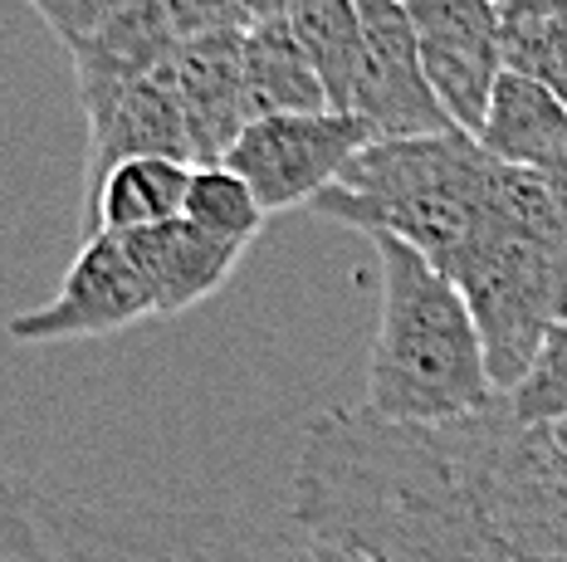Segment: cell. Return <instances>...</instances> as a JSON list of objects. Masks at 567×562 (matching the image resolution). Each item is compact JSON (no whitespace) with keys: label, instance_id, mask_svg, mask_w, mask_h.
I'll list each match as a JSON object with an SVG mask.
<instances>
[{"label":"cell","instance_id":"cell-1","mask_svg":"<svg viewBox=\"0 0 567 562\" xmlns=\"http://www.w3.org/2000/svg\"><path fill=\"white\" fill-rule=\"evenodd\" d=\"M293 529L368 562H567V450L509 402L451 426L342 406L303 426Z\"/></svg>","mask_w":567,"mask_h":562},{"label":"cell","instance_id":"cell-2","mask_svg":"<svg viewBox=\"0 0 567 562\" xmlns=\"http://www.w3.org/2000/svg\"><path fill=\"white\" fill-rule=\"evenodd\" d=\"M451 279L475 309L494 392L514 396L553 327L567 323V181L494 162Z\"/></svg>","mask_w":567,"mask_h":562},{"label":"cell","instance_id":"cell-3","mask_svg":"<svg viewBox=\"0 0 567 562\" xmlns=\"http://www.w3.org/2000/svg\"><path fill=\"white\" fill-rule=\"evenodd\" d=\"M382 264V313L368 347L362 412L386 426H451L494 402L475 309L451 274L392 236L372 240Z\"/></svg>","mask_w":567,"mask_h":562},{"label":"cell","instance_id":"cell-4","mask_svg":"<svg viewBox=\"0 0 567 562\" xmlns=\"http://www.w3.org/2000/svg\"><path fill=\"white\" fill-rule=\"evenodd\" d=\"M494 181V157L470 133L372 143L348 162L338 186L309 206L368 240L392 236L451 274Z\"/></svg>","mask_w":567,"mask_h":562},{"label":"cell","instance_id":"cell-5","mask_svg":"<svg viewBox=\"0 0 567 562\" xmlns=\"http://www.w3.org/2000/svg\"><path fill=\"white\" fill-rule=\"evenodd\" d=\"M0 562H240L220 538L186 533L147 513L44 499L0 475Z\"/></svg>","mask_w":567,"mask_h":562},{"label":"cell","instance_id":"cell-6","mask_svg":"<svg viewBox=\"0 0 567 562\" xmlns=\"http://www.w3.org/2000/svg\"><path fill=\"white\" fill-rule=\"evenodd\" d=\"M372 147V133L352 113H299V118H259L230 147L226 167L269 210L313 206L348 171V162Z\"/></svg>","mask_w":567,"mask_h":562},{"label":"cell","instance_id":"cell-7","mask_svg":"<svg viewBox=\"0 0 567 562\" xmlns=\"http://www.w3.org/2000/svg\"><path fill=\"white\" fill-rule=\"evenodd\" d=\"M425 84L460 133L480 137L504 79V0H406Z\"/></svg>","mask_w":567,"mask_h":562},{"label":"cell","instance_id":"cell-8","mask_svg":"<svg viewBox=\"0 0 567 562\" xmlns=\"http://www.w3.org/2000/svg\"><path fill=\"white\" fill-rule=\"evenodd\" d=\"M79 98H84V113H89L84 196H93L113 167H123L133 157L192 162L176 60L133 79H79Z\"/></svg>","mask_w":567,"mask_h":562},{"label":"cell","instance_id":"cell-9","mask_svg":"<svg viewBox=\"0 0 567 562\" xmlns=\"http://www.w3.org/2000/svg\"><path fill=\"white\" fill-rule=\"evenodd\" d=\"M358 15L362 34H368V54H362L358 93H352V118L368 123L372 143L455 133L451 113L425 84L406 0H358Z\"/></svg>","mask_w":567,"mask_h":562},{"label":"cell","instance_id":"cell-10","mask_svg":"<svg viewBox=\"0 0 567 562\" xmlns=\"http://www.w3.org/2000/svg\"><path fill=\"white\" fill-rule=\"evenodd\" d=\"M142 319H157V299L127 254L123 236H93L79 244L54 299L30 313H16L6 333L16 343H69V337L117 333V327H133Z\"/></svg>","mask_w":567,"mask_h":562},{"label":"cell","instance_id":"cell-11","mask_svg":"<svg viewBox=\"0 0 567 562\" xmlns=\"http://www.w3.org/2000/svg\"><path fill=\"white\" fill-rule=\"evenodd\" d=\"M176 84H182L186 137L196 167H220L230 147L250 127L245 98V30L192 34L176 50Z\"/></svg>","mask_w":567,"mask_h":562},{"label":"cell","instance_id":"cell-12","mask_svg":"<svg viewBox=\"0 0 567 562\" xmlns=\"http://www.w3.org/2000/svg\"><path fill=\"white\" fill-rule=\"evenodd\" d=\"M123 244L133 254V264L142 269V279H147L152 299H157V319H172V313H186L200 299H210L235 274V264L245 254L240 244L206 236L186 216L137 230V236H123Z\"/></svg>","mask_w":567,"mask_h":562},{"label":"cell","instance_id":"cell-13","mask_svg":"<svg viewBox=\"0 0 567 562\" xmlns=\"http://www.w3.org/2000/svg\"><path fill=\"white\" fill-rule=\"evenodd\" d=\"M475 143L499 167L567 181V103L558 93L528 84V79L504 74L494 84L489 113H484V127Z\"/></svg>","mask_w":567,"mask_h":562},{"label":"cell","instance_id":"cell-14","mask_svg":"<svg viewBox=\"0 0 567 562\" xmlns=\"http://www.w3.org/2000/svg\"><path fill=\"white\" fill-rule=\"evenodd\" d=\"M196 167L176 157H133L113 167L93 196H84V240L93 236H137L186 216Z\"/></svg>","mask_w":567,"mask_h":562},{"label":"cell","instance_id":"cell-15","mask_svg":"<svg viewBox=\"0 0 567 562\" xmlns=\"http://www.w3.org/2000/svg\"><path fill=\"white\" fill-rule=\"evenodd\" d=\"M245 98H250V123L333 113L323 79L303 54L299 34L289 30V20H259L245 30Z\"/></svg>","mask_w":567,"mask_h":562},{"label":"cell","instance_id":"cell-16","mask_svg":"<svg viewBox=\"0 0 567 562\" xmlns=\"http://www.w3.org/2000/svg\"><path fill=\"white\" fill-rule=\"evenodd\" d=\"M284 20H289V30L299 34L303 54H309L318 79H323L328 108L352 113L362 54H368V34H362L358 0H293Z\"/></svg>","mask_w":567,"mask_h":562},{"label":"cell","instance_id":"cell-17","mask_svg":"<svg viewBox=\"0 0 567 562\" xmlns=\"http://www.w3.org/2000/svg\"><path fill=\"white\" fill-rule=\"evenodd\" d=\"M186 220L200 226L206 236L250 250L259 226H265V206H259L250 186L220 162V167H196L192 191H186Z\"/></svg>","mask_w":567,"mask_h":562},{"label":"cell","instance_id":"cell-18","mask_svg":"<svg viewBox=\"0 0 567 562\" xmlns=\"http://www.w3.org/2000/svg\"><path fill=\"white\" fill-rule=\"evenodd\" d=\"M504 74L528 79L567 103V15H504Z\"/></svg>","mask_w":567,"mask_h":562},{"label":"cell","instance_id":"cell-19","mask_svg":"<svg viewBox=\"0 0 567 562\" xmlns=\"http://www.w3.org/2000/svg\"><path fill=\"white\" fill-rule=\"evenodd\" d=\"M509 412L524 426H563L567 420V323L553 327V337L543 343V353L534 362V372L524 377L514 396H504Z\"/></svg>","mask_w":567,"mask_h":562},{"label":"cell","instance_id":"cell-20","mask_svg":"<svg viewBox=\"0 0 567 562\" xmlns=\"http://www.w3.org/2000/svg\"><path fill=\"white\" fill-rule=\"evenodd\" d=\"M167 6L186 40L192 34H216V30H250V20H245V10L235 0H167Z\"/></svg>","mask_w":567,"mask_h":562},{"label":"cell","instance_id":"cell-21","mask_svg":"<svg viewBox=\"0 0 567 562\" xmlns=\"http://www.w3.org/2000/svg\"><path fill=\"white\" fill-rule=\"evenodd\" d=\"M279 562H368V558H358L352 548H342V543H328V538H313V533L293 529V538L284 543Z\"/></svg>","mask_w":567,"mask_h":562},{"label":"cell","instance_id":"cell-22","mask_svg":"<svg viewBox=\"0 0 567 562\" xmlns=\"http://www.w3.org/2000/svg\"><path fill=\"white\" fill-rule=\"evenodd\" d=\"M504 15L524 20V15H567V0H504Z\"/></svg>","mask_w":567,"mask_h":562},{"label":"cell","instance_id":"cell-23","mask_svg":"<svg viewBox=\"0 0 567 562\" xmlns=\"http://www.w3.org/2000/svg\"><path fill=\"white\" fill-rule=\"evenodd\" d=\"M235 6L245 10V20H250V25H259V20H284L293 0H235Z\"/></svg>","mask_w":567,"mask_h":562},{"label":"cell","instance_id":"cell-24","mask_svg":"<svg viewBox=\"0 0 567 562\" xmlns=\"http://www.w3.org/2000/svg\"><path fill=\"white\" fill-rule=\"evenodd\" d=\"M553 436H558V440H563V450H567V420H563V426H553Z\"/></svg>","mask_w":567,"mask_h":562}]
</instances>
